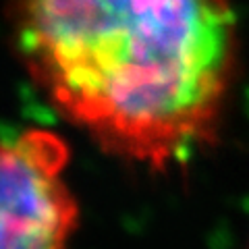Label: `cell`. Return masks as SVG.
I'll return each instance as SVG.
<instances>
[{"label":"cell","instance_id":"obj_1","mask_svg":"<svg viewBox=\"0 0 249 249\" xmlns=\"http://www.w3.org/2000/svg\"><path fill=\"white\" fill-rule=\"evenodd\" d=\"M23 65L98 145L147 168L218 131L237 69L229 0H15Z\"/></svg>","mask_w":249,"mask_h":249},{"label":"cell","instance_id":"obj_2","mask_svg":"<svg viewBox=\"0 0 249 249\" xmlns=\"http://www.w3.org/2000/svg\"><path fill=\"white\" fill-rule=\"evenodd\" d=\"M69 158L54 131L0 129V249H71L79 201Z\"/></svg>","mask_w":249,"mask_h":249}]
</instances>
